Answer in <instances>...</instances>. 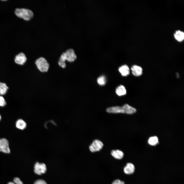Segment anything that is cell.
I'll list each match as a JSON object with an SVG mask.
<instances>
[{"label":"cell","mask_w":184,"mask_h":184,"mask_svg":"<svg viewBox=\"0 0 184 184\" xmlns=\"http://www.w3.org/2000/svg\"><path fill=\"white\" fill-rule=\"evenodd\" d=\"M135 167L134 165L131 163H127L124 168L123 171L126 174L130 175L133 174L134 172Z\"/></svg>","instance_id":"30bf717a"},{"label":"cell","mask_w":184,"mask_h":184,"mask_svg":"<svg viewBox=\"0 0 184 184\" xmlns=\"http://www.w3.org/2000/svg\"><path fill=\"white\" fill-rule=\"evenodd\" d=\"M26 122L21 119L18 120L16 123V127L21 130L24 129L26 127Z\"/></svg>","instance_id":"9a60e30c"},{"label":"cell","mask_w":184,"mask_h":184,"mask_svg":"<svg viewBox=\"0 0 184 184\" xmlns=\"http://www.w3.org/2000/svg\"><path fill=\"white\" fill-rule=\"evenodd\" d=\"M77 57L74 49L72 48L69 49L61 55L58 61V65L62 68H64L66 67V61L72 62L76 59Z\"/></svg>","instance_id":"6da1fadb"},{"label":"cell","mask_w":184,"mask_h":184,"mask_svg":"<svg viewBox=\"0 0 184 184\" xmlns=\"http://www.w3.org/2000/svg\"><path fill=\"white\" fill-rule=\"evenodd\" d=\"M35 64L38 69L41 72H47L49 69V64L44 57H40L37 59L35 61Z\"/></svg>","instance_id":"277c9868"},{"label":"cell","mask_w":184,"mask_h":184,"mask_svg":"<svg viewBox=\"0 0 184 184\" xmlns=\"http://www.w3.org/2000/svg\"><path fill=\"white\" fill-rule=\"evenodd\" d=\"M118 70L123 76H127L130 74V69L128 66L126 64L122 65L119 67Z\"/></svg>","instance_id":"8fae6325"},{"label":"cell","mask_w":184,"mask_h":184,"mask_svg":"<svg viewBox=\"0 0 184 184\" xmlns=\"http://www.w3.org/2000/svg\"><path fill=\"white\" fill-rule=\"evenodd\" d=\"M47 170L45 165L43 163L37 162L34 166V171L35 173L40 175L45 173Z\"/></svg>","instance_id":"52a82bcc"},{"label":"cell","mask_w":184,"mask_h":184,"mask_svg":"<svg viewBox=\"0 0 184 184\" xmlns=\"http://www.w3.org/2000/svg\"><path fill=\"white\" fill-rule=\"evenodd\" d=\"M0 151L6 153H10L8 142L6 139H0Z\"/></svg>","instance_id":"8992f818"},{"label":"cell","mask_w":184,"mask_h":184,"mask_svg":"<svg viewBox=\"0 0 184 184\" xmlns=\"http://www.w3.org/2000/svg\"><path fill=\"white\" fill-rule=\"evenodd\" d=\"M132 74L134 76H139L143 73V69L140 66L136 65H134L131 67Z\"/></svg>","instance_id":"9c48e42d"},{"label":"cell","mask_w":184,"mask_h":184,"mask_svg":"<svg viewBox=\"0 0 184 184\" xmlns=\"http://www.w3.org/2000/svg\"><path fill=\"white\" fill-rule=\"evenodd\" d=\"M8 88L5 83L0 82V95L5 94L7 92Z\"/></svg>","instance_id":"e0dca14e"},{"label":"cell","mask_w":184,"mask_h":184,"mask_svg":"<svg viewBox=\"0 0 184 184\" xmlns=\"http://www.w3.org/2000/svg\"><path fill=\"white\" fill-rule=\"evenodd\" d=\"M27 60L25 55L22 53H21L16 55L15 58V62L18 64L22 65L25 64Z\"/></svg>","instance_id":"ba28073f"},{"label":"cell","mask_w":184,"mask_h":184,"mask_svg":"<svg viewBox=\"0 0 184 184\" xmlns=\"http://www.w3.org/2000/svg\"><path fill=\"white\" fill-rule=\"evenodd\" d=\"M175 39L179 42H181L184 39V32L180 30L176 31L174 35Z\"/></svg>","instance_id":"5bb4252c"},{"label":"cell","mask_w":184,"mask_h":184,"mask_svg":"<svg viewBox=\"0 0 184 184\" xmlns=\"http://www.w3.org/2000/svg\"><path fill=\"white\" fill-rule=\"evenodd\" d=\"M13 181L14 182H9L8 184H23L22 182L19 178L17 177L15 178Z\"/></svg>","instance_id":"d6986e66"},{"label":"cell","mask_w":184,"mask_h":184,"mask_svg":"<svg viewBox=\"0 0 184 184\" xmlns=\"http://www.w3.org/2000/svg\"><path fill=\"white\" fill-rule=\"evenodd\" d=\"M116 92L118 95L121 96L125 95L126 93V91L124 86L120 85L116 88Z\"/></svg>","instance_id":"4fadbf2b"},{"label":"cell","mask_w":184,"mask_h":184,"mask_svg":"<svg viewBox=\"0 0 184 184\" xmlns=\"http://www.w3.org/2000/svg\"><path fill=\"white\" fill-rule=\"evenodd\" d=\"M34 184H47V183L44 180H39L36 181Z\"/></svg>","instance_id":"7402d4cb"},{"label":"cell","mask_w":184,"mask_h":184,"mask_svg":"<svg viewBox=\"0 0 184 184\" xmlns=\"http://www.w3.org/2000/svg\"><path fill=\"white\" fill-rule=\"evenodd\" d=\"M112 184H125L124 182L119 179H117L114 180Z\"/></svg>","instance_id":"44dd1931"},{"label":"cell","mask_w":184,"mask_h":184,"mask_svg":"<svg viewBox=\"0 0 184 184\" xmlns=\"http://www.w3.org/2000/svg\"><path fill=\"white\" fill-rule=\"evenodd\" d=\"M6 104V102L4 98L2 96H0V107H3Z\"/></svg>","instance_id":"ffe728a7"},{"label":"cell","mask_w":184,"mask_h":184,"mask_svg":"<svg viewBox=\"0 0 184 184\" xmlns=\"http://www.w3.org/2000/svg\"><path fill=\"white\" fill-rule=\"evenodd\" d=\"M111 155L116 159H122L124 156V153L121 151L119 150H113L111 152Z\"/></svg>","instance_id":"7c38bea8"},{"label":"cell","mask_w":184,"mask_h":184,"mask_svg":"<svg viewBox=\"0 0 184 184\" xmlns=\"http://www.w3.org/2000/svg\"><path fill=\"white\" fill-rule=\"evenodd\" d=\"M106 111L109 113H122L131 114L135 113L136 110L135 108L126 104L122 107L115 106L109 107L107 108Z\"/></svg>","instance_id":"7a4b0ae2"},{"label":"cell","mask_w":184,"mask_h":184,"mask_svg":"<svg viewBox=\"0 0 184 184\" xmlns=\"http://www.w3.org/2000/svg\"><path fill=\"white\" fill-rule=\"evenodd\" d=\"M103 146L102 143L98 140H95L93 141L89 146L90 150L92 152L100 151Z\"/></svg>","instance_id":"5b68a950"},{"label":"cell","mask_w":184,"mask_h":184,"mask_svg":"<svg viewBox=\"0 0 184 184\" xmlns=\"http://www.w3.org/2000/svg\"><path fill=\"white\" fill-rule=\"evenodd\" d=\"M97 81L98 84L100 85H104L106 82V77L104 76H101L97 78Z\"/></svg>","instance_id":"ac0fdd59"},{"label":"cell","mask_w":184,"mask_h":184,"mask_svg":"<svg viewBox=\"0 0 184 184\" xmlns=\"http://www.w3.org/2000/svg\"><path fill=\"white\" fill-rule=\"evenodd\" d=\"M148 142L151 145L155 146L159 143L158 138L156 136L151 137L148 139Z\"/></svg>","instance_id":"2e32d148"},{"label":"cell","mask_w":184,"mask_h":184,"mask_svg":"<svg viewBox=\"0 0 184 184\" xmlns=\"http://www.w3.org/2000/svg\"><path fill=\"white\" fill-rule=\"evenodd\" d=\"M15 13L17 16L26 21L30 20L34 15L32 11L26 8H16Z\"/></svg>","instance_id":"3957f363"},{"label":"cell","mask_w":184,"mask_h":184,"mask_svg":"<svg viewBox=\"0 0 184 184\" xmlns=\"http://www.w3.org/2000/svg\"><path fill=\"white\" fill-rule=\"evenodd\" d=\"M1 119V116L0 115V120Z\"/></svg>","instance_id":"603a6c76"}]
</instances>
